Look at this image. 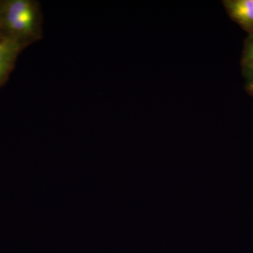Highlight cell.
Listing matches in <instances>:
<instances>
[{
  "label": "cell",
  "mask_w": 253,
  "mask_h": 253,
  "mask_svg": "<svg viewBox=\"0 0 253 253\" xmlns=\"http://www.w3.org/2000/svg\"><path fill=\"white\" fill-rule=\"evenodd\" d=\"M223 4L232 21L249 34L253 33V0H225Z\"/></svg>",
  "instance_id": "7a4b0ae2"
},
{
  "label": "cell",
  "mask_w": 253,
  "mask_h": 253,
  "mask_svg": "<svg viewBox=\"0 0 253 253\" xmlns=\"http://www.w3.org/2000/svg\"><path fill=\"white\" fill-rule=\"evenodd\" d=\"M25 48L26 46L12 40L4 39L0 42V87L7 81L18 55Z\"/></svg>",
  "instance_id": "3957f363"
},
{
  "label": "cell",
  "mask_w": 253,
  "mask_h": 253,
  "mask_svg": "<svg viewBox=\"0 0 253 253\" xmlns=\"http://www.w3.org/2000/svg\"><path fill=\"white\" fill-rule=\"evenodd\" d=\"M241 66L245 79L253 77V33L245 40Z\"/></svg>",
  "instance_id": "277c9868"
},
{
  "label": "cell",
  "mask_w": 253,
  "mask_h": 253,
  "mask_svg": "<svg viewBox=\"0 0 253 253\" xmlns=\"http://www.w3.org/2000/svg\"><path fill=\"white\" fill-rule=\"evenodd\" d=\"M4 40V33H3L2 23H1V14H0V42Z\"/></svg>",
  "instance_id": "8992f818"
},
{
  "label": "cell",
  "mask_w": 253,
  "mask_h": 253,
  "mask_svg": "<svg viewBox=\"0 0 253 253\" xmlns=\"http://www.w3.org/2000/svg\"><path fill=\"white\" fill-rule=\"evenodd\" d=\"M246 83L245 85V89L247 91L248 94L251 95L253 97V77L246 79Z\"/></svg>",
  "instance_id": "5b68a950"
},
{
  "label": "cell",
  "mask_w": 253,
  "mask_h": 253,
  "mask_svg": "<svg viewBox=\"0 0 253 253\" xmlns=\"http://www.w3.org/2000/svg\"><path fill=\"white\" fill-rule=\"evenodd\" d=\"M0 14L4 39L12 40L27 47L41 38L42 17L37 1H0Z\"/></svg>",
  "instance_id": "6da1fadb"
}]
</instances>
